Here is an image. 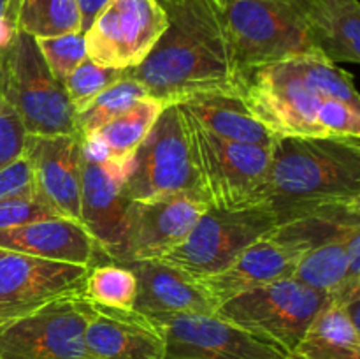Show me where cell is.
I'll return each mask as SVG.
<instances>
[{
  "instance_id": "cell-30",
  "label": "cell",
  "mask_w": 360,
  "mask_h": 359,
  "mask_svg": "<svg viewBox=\"0 0 360 359\" xmlns=\"http://www.w3.org/2000/svg\"><path fill=\"white\" fill-rule=\"evenodd\" d=\"M37 48L53 76L63 84L70 73L86 58L84 32L56 35L48 39H35Z\"/></svg>"
},
{
  "instance_id": "cell-8",
  "label": "cell",
  "mask_w": 360,
  "mask_h": 359,
  "mask_svg": "<svg viewBox=\"0 0 360 359\" xmlns=\"http://www.w3.org/2000/svg\"><path fill=\"white\" fill-rule=\"evenodd\" d=\"M183 113L200 187L210 206L236 210L262 203L271 146L218 137L199 125L185 109Z\"/></svg>"
},
{
  "instance_id": "cell-33",
  "label": "cell",
  "mask_w": 360,
  "mask_h": 359,
  "mask_svg": "<svg viewBox=\"0 0 360 359\" xmlns=\"http://www.w3.org/2000/svg\"><path fill=\"white\" fill-rule=\"evenodd\" d=\"M60 217L35 196H16L0 201V229L16 227L42 218Z\"/></svg>"
},
{
  "instance_id": "cell-31",
  "label": "cell",
  "mask_w": 360,
  "mask_h": 359,
  "mask_svg": "<svg viewBox=\"0 0 360 359\" xmlns=\"http://www.w3.org/2000/svg\"><path fill=\"white\" fill-rule=\"evenodd\" d=\"M320 137L360 141V108L340 99H326L316 115Z\"/></svg>"
},
{
  "instance_id": "cell-9",
  "label": "cell",
  "mask_w": 360,
  "mask_h": 359,
  "mask_svg": "<svg viewBox=\"0 0 360 359\" xmlns=\"http://www.w3.org/2000/svg\"><path fill=\"white\" fill-rule=\"evenodd\" d=\"M276 227V213L266 203L236 210L210 206L200 215L188 238L160 260L193 280H202L224 271L239 253Z\"/></svg>"
},
{
  "instance_id": "cell-35",
  "label": "cell",
  "mask_w": 360,
  "mask_h": 359,
  "mask_svg": "<svg viewBox=\"0 0 360 359\" xmlns=\"http://www.w3.org/2000/svg\"><path fill=\"white\" fill-rule=\"evenodd\" d=\"M21 0H0V51L9 46L18 32V11Z\"/></svg>"
},
{
  "instance_id": "cell-15",
  "label": "cell",
  "mask_w": 360,
  "mask_h": 359,
  "mask_svg": "<svg viewBox=\"0 0 360 359\" xmlns=\"http://www.w3.org/2000/svg\"><path fill=\"white\" fill-rule=\"evenodd\" d=\"M90 359H164V327L134 308L98 305L81 292Z\"/></svg>"
},
{
  "instance_id": "cell-29",
  "label": "cell",
  "mask_w": 360,
  "mask_h": 359,
  "mask_svg": "<svg viewBox=\"0 0 360 359\" xmlns=\"http://www.w3.org/2000/svg\"><path fill=\"white\" fill-rule=\"evenodd\" d=\"M123 77H125L123 70L102 67L86 56L63 81V87L69 95L74 113H79L81 109L86 108L98 94L108 90L111 84L123 80Z\"/></svg>"
},
{
  "instance_id": "cell-10",
  "label": "cell",
  "mask_w": 360,
  "mask_h": 359,
  "mask_svg": "<svg viewBox=\"0 0 360 359\" xmlns=\"http://www.w3.org/2000/svg\"><path fill=\"white\" fill-rule=\"evenodd\" d=\"M167 28L160 0H108L84 30L86 56L108 69H136Z\"/></svg>"
},
{
  "instance_id": "cell-23",
  "label": "cell",
  "mask_w": 360,
  "mask_h": 359,
  "mask_svg": "<svg viewBox=\"0 0 360 359\" xmlns=\"http://www.w3.org/2000/svg\"><path fill=\"white\" fill-rule=\"evenodd\" d=\"M178 104L199 125L224 139L259 146H273L276 139V136L250 111L241 92H204Z\"/></svg>"
},
{
  "instance_id": "cell-6",
  "label": "cell",
  "mask_w": 360,
  "mask_h": 359,
  "mask_svg": "<svg viewBox=\"0 0 360 359\" xmlns=\"http://www.w3.org/2000/svg\"><path fill=\"white\" fill-rule=\"evenodd\" d=\"M225 23L243 74L320 53L290 0H221Z\"/></svg>"
},
{
  "instance_id": "cell-5",
  "label": "cell",
  "mask_w": 360,
  "mask_h": 359,
  "mask_svg": "<svg viewBox=\"0 0 360 359\" xmlns=\"http://www.w3.org/2000/svg\"><path fill=\"white\" fill-rule=\"evenodd\" d=\"M2 87L28 136L77 134L65 87L46 65L34 37L18 30L0 55Z\"/></svg>"
},
{
  "instance_id": "cell-13",
  "label": "cell",
  "mask_w": 360,
  "mask_h": 359,
  "mask_svg": "<svg viewBox=\"0 0 360 359\" xmlns=\"http://www.w3.org/2000/svg\"><path fill=\"white\" fill-rule=\"evenodd\" d=\"M90 266L58 263L0 248V324L83 292Z\"/></svg>"
},
{
  "instance_id": "cell-26",
  "label": "cell",
  "mask_w": 360,
  "mask_h": 359,
  "mask_svg": "<svg viewBox=\"0 0 360 359\" xmlns=\"http://www.w3.org/2000/svg\"><path fill=\"white\" fill-rule=\"evenodd\" d=\"M18 30L34 39L83 32L77 0H21Z\"/></svg>"
},
{
  "instance_id": "cell-14",
  "label": "cell",
  "mask_w": 360,
  "mask_h": 359,
  "mask_svg": "<svg viewBox=\"0 0 360 359\" xmlns=\"http://www.w3.org/2000/svg\"><path fill=\"white\" fill-rule=\"evenodd\" d=\"M164 359H290L285 352L217 315H174L160 320Z\"/></svg>"
},
{
  "instance_id": "cell-19",
  "label": "cell",
  "mask_w": 360,
  "mask_h": 359,
  "mask_svg": "<svg viewBox=\"0 0 360 359\" xmlns=\"http://www.w3.org/2000/svg\"><path fill=\"white\" fill-rule=\"evenodd\" d=\"M137 278L134 310L155 322L174 315H214L218 305L202 285L160 259L125 264Z\"/></svg>"
},
{
  "instance_id": "cell-24",
  "label": "cell",
  "mask_w": 360,
  "mask_h": 359,
  "mask_svg": "<svg viewBox=\"0 0 360 359\" xmlns=\"http://www.w3.org/2000/svg\"><path fill=\"white\" fill-rule=\"evenodd\" d=\"M164 108L165 104L158 99L150 95L143 97L125 113L95 130L91 136L84 137L83 144L94 153L118 165H125Z\"/></svg>"
},
{
  "instance_id": "cell-17",
  "label": "cell",
  "mask_w": 360,
  "mask_h": 359,
  "mask_svg": "<svg viewBox=\"0 0 360 359\" xmlns=\"http://www.w3.org/2000/svg\"><path fill=\"white\" fill-rule=\"evenodd\" d=\"M25 155L34 196L60 217L79 222L83 139L77 134L28 136Z\"/></svg>"
},
{
  "instance_id": "cell-20",
  "label": "cell",
  "mask_w": 360,
  "mask_h": 359,
  "mask_svg": "<svg viewBox=\"0 0 360 359\" xmlns=\"http://www.w3.org/2000/svg\"><path fill=\"white\" fill-rule=\"evenodd\" d=\"M294 278L340 306L360 299V227L309 248Z\"/></svg>"
},
{
  "instance_id": "cell-18",
  "label": "cell",
  "mask_w": 360,
  "mask_h": 359,
  "mask_svg": "<svg viewBox=\"0 0 360 359\" xmlns=\"http://www.w3.org/2000/svg\"><path fill=\"white\" fill-rule=\"evenodd\" d=\"M302 256L304 250L271 232L239 253L224 271L197 282L220 306L227 299L246 291L292 278Z\"/></svg>"
},
{
  "instance_id": "cell-25",
  "label": "cell",
  "mask_w": 360,
  "mask_h": 359,
  "mask_svg": "<svg viewBox=\"0 0 360 359\" xmlns=\"http://www.w3.org/2000/svg\"><path fill=\"white\" fill-rule=\"evenodd\" d=\"M290 359H360V327L330 301L309 324Z\"/></svg>"
},
{
  "instance_id": "cell-12",
  "label": "cell",
  "mask_w": 360,
  "mask_h": 359,
  "mask_svg": "<svg viewBox=\"0 0 360 359\" xmlns=\"http://www.w3.org/2000/svg\"><path fill=\"white\" fill-rule=\"evenodd\" d=\"M132 201L123 192V165L94 153L83 144L79 224L97 250L123 264Z\"/></svg>"
},
{
  "instance_id": "cell-28",
  "label": "cell",
  "mask_w": 360,
  "mask_h": 359,
  "mask_svg": "<svg viewBox=\"0 0 360 359\" xmlns=\"http://www.w3.org/2000/svg\"><path fill=\"white\" fill-rule=\"evenodd\" d=\"M83 294L98 305L134 308L137 278L129 266L118 263L90 266L84 278Z\"/></svg>"
},
{
  "instance_id": "cell-1",
  "label": "cell",
  "mask_w": 360,
  "mask_h": 359,
  "mask_svg": "<svg viewBox=\"0 0 360 359\" xmlns=\"http://www.w3.org/2000/svg\"><path fill=\"white\" fill-rule=\"evenodd\" d=\"M167 28L136 69L127 70L150 97L178 104L214 90L241 92L239 70L221 0H160Z\"/></svg>"
},
{
  "instance_id": "cell-37",
  "label": "cell",
  "mask_w": 360,
  "mask_h": 359,
  "mask_svg": "<svg viewBox=\"0 0 360 359\" xmlns=\"http://www.w3.org/2000/svg\"><path fill=\"white\" fill-rule=\"evenodd\" d=\"M0 53H2V51H0Z\"/></svg>"
},
{
  "instance_id": "cell-21",
  "label": "cell",
  "mask_w": 360,
  "mask_h": 359,
  "mask_svg": "<svg viewBox=\"0 0 360 359\" xmlns=\"http://www.w3.org/2000/svg\"><path fill=\"white\" fill-rule=\"evenodd\" d=\"M0 248L58 263L91 266L97 246L83 225L65 217L0 229Z\"/></svg>"
},
{
  "instance_id": "cell-16",
  "label": "cell",
  "mask_w": 360,
  "mask_h": 359,
  "mask_svg": "<svg viewBox=\"0 0 360 359\" xmlns=\"http://www.w3.org/2000/svg\"><path fill=\"white\" fill-rule=\"evenodd\" d=\"M207 208L206 201L186 194L144 203L132 201L123 266L137 260L164 259L188 238Z\"/></svg>"
},
{
  "instance_id": "cell-36",
  "label": "cell",
  "mask_w": 360,
  "mask_h": 359,
  "mask_svg": "<svg viewBox=\"0 0 360 359\" xmlns=\"http://www.w3.org/2000/svg\"><path fill=\"white\" fill-rule=\"evenodd\" d=\"M108 0H77L81 9V20H83V32L90 27L94 18L97 16L98 11L105 6Z\"/></svg>"
},
{
  "instance_id": "cell-4",
  "label": "cell",
  "mask_w": 360,
  "mask_h": 359,
  "mask_svg": "<svg viewBox=\"0 0 360 359\" xmlns=\"http://www.w3.org/2000/svg\"><path fill=\"white\" fill-rule=\"evenodd\" d=\"M123 192L134 203L178 194L206 201L179 104H165L148 136L123 165Z\"/></svg>"
},
{
  "instance_id": "cell-34",
  "label": "cell",
  "mask_w": 360,
  "mask_h": 359,
  "mask_svg": "<svg viewBox=\"0 0 360 359\" xmlns=\"http://www.w3.org/2000/svg\"><path fill=\"white\" fill-rule=\"evenodd\" d=\"M16 196H34L32 172L27 155L0 169V201Z\"/></svg>"
},
{
  "instance_id": "cell-11",
  "label": "cell",
  "mask_w": 360,
  "mask_h": 359,
  "mask_svg": "<svg viewBox=\"0 0 360 359\" xmlns=\"http://www.w3.org/2000/svg\"><path fill=\"white\" fill-rule=\"evenodd\" d=\"M81 292L0 324V359H90Z\"/></svg>"
},
{
  "instance_id": "cell-22",
  "label": "cell",
  "mask_w": 360,
  "mask_h": 359,
  "mask_svg": "<svg viewBox=\"0 0 360 359\" xmlns=\"http://www.w3.org/2000/svg\"><path fill=\"white\" fill-rule=\"evenodd\" d=\"M313 42L334 63L360 62L359 0H290Z\"/></svg>"
},
{
  "instance_id": "cell-32",
  "label": "cell",
  "mask_w": 360,
  "mask_h": 359,
  "mask_svg": "<svg viewBox=\"0 0 360 359\" xmlns=\"http://www.w3.org/2000/svg\"><path fill=\"white\" fill-rule=\"evenodd\" d=\"M27 137L28 134L20 116L4 94L2 69H0V169L23 157Z\"/></svg>"
},
{
  "instance_id": "cell-3",
  "label": "cell",
  "mask_w": 360,
  "mask_h": 359,
  "mask_svg": "<svg viewBox=\"0 0 360 359\" xmlns=\"http://www.w3.org/2000/svg\"><path fill=\"white\" fill-rule=\"evenodd\" d=\"M250 111L276 137H320L316 115L326 99L359 106L354 77L322 53L260 67L241 90Z\"/></svg>"
},
{
  "instance_id": "cell-2",
  "label": "cell",
  "mask_w": 360,
  "mask_h": 359,
  "mask_svg": "<svg viewBox=\"0 0 360 359\" xmlns=\"http://www.w3.org/2000/svg\"><path fill=\"white\" fill-rule=\"evenodd\" d=\"M262 203L278 225L319 208L360 203V141L276 137Z\"/></svg>"
},
{
  "instance_id": "cell-27",
  "label": "cell",
  "mask_w": 360,
  "mask_h": 359,
  "mask_svg": "<svg viewBox=\"0 0 360 359\" xmlns=\"http://www.w3.org/2000/svg\"><path fill=\"white\" fill-rule=\"evenodd\" d=\"M148 97V92L132 77H123L98 94L90 104L76 113V130L81 139L91 136L97 129L111 122L112 118L132 108L137 101Z\"/></svg>"
},
{
  "instance_id": "cell-7",
  "label": "cell",
  "mask_w": 360,
  "mask_h": 359,
  "mask_svg": "<svg viewBox=\"0 0 360 359\" xmlns=\"http://www.w3.org/2000/svg\"><path fill=\"white\" fill-rule=\"evenodd\" d=\"M329 303L326 294L292 277L234 296L214 315L290 355Z\"/></svg>"
}]
</instances>
